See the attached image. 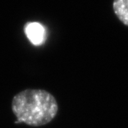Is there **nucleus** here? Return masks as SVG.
Instances as JSON below:
<instances>
[{
	"label": "nucleus",
	"instance_id": "7ed1b4c3",
	"mask_svg": "<svg viewBox=\"0 0 128 128\" xmlns=\"http://www.w3.org/2000/svg\"><path fill=\"white\" fill-rule=\"evenodd\" d=\"M112 8L120 21L128 26V0H114Z\"/></svg>",
	"mask_w": 128,
	"mask_h": 128
},
{
	"label": "nucleus",
	"instance_id": "f257e3e1",
	"mask_svg": "<svg viewBox=\"0 0 128 128\" xmlns=\"http://www.w3.org/2000/svg\"><path fill=\"white\" fill-rule=\"evenodd\" d=\"M12 111L19 122L38 127L49 123L58 110L53 95L44 90L26 89L14 96Z\"/></svg>",
	"mask_w": 128,
	"mask_h": 128
},
{
	"label": "nucleus",
	"instance_id": "f03ea898",
	"mask_svg": "<svg viewBox=\"0 0 128 128\" xmlns=\"http://www.w3.org/2000/svg\"><path fill=\"white\" fill-rule=\"evenodd\" d=\"M24 33L33 45L40 46L46 39V29L39 22H28L24 28Z\"/></svg>",
	"mask_w": 128,
	"mask_h": 128
}]
</instances>
